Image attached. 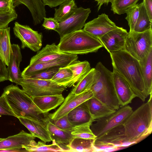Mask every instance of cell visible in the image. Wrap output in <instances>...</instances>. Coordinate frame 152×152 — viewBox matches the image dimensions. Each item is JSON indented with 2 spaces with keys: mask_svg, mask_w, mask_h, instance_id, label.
Instances as JSON below:
<instances>
[{
  "mask_svg": "<svg viewBox=\"0 0 152 152\" xmlns=\"http://www.w3.org/2000/svg\"><path fill=\"white\" fill-rule=\"evenodd\" d=\"M72 75V72L67 66L60 67L51 80L60 86L68 87Z\"/></svg>",
  "mask_w": 152,
  "mask_h": 152,
  "instance_id": "cell-33",
  "label": "cell"
},
{
  "mask_svg": "<svg viewBox=\"0 0 152 152\" xmlns=\"http://www.w3.org/2000/svg\"><path fill=\"white\" fill-rule=\"evenodd\" d=\"M112 73L114 92L120 107L131 103L137 96L116 71L113 69Z\"/></svg>",
  "mask_w": 152,
  "mask_h": 152,
  "instance_id": "cell-15",
  "label": "cell"
},
{
  "mask_svg": "<svg viewBox=\"0 0 152 152\" xmlns=\"http://www.w3.org/2000/svg\"><path fill=\"white\" fill-rule=\"evenodd\" d=\"M22 147L28 152H65L53 141L50 145H46L45 142L39 141L31 146L23 145Z\"/></svg>",
  "mask_w": 152,
  "mask_h": 152,
  "instance_id": "cell-32",
  "label": "cell"
},
{
  "mask_svg": "<svg viewBox=\"0 0 152 152\" xmlns=\"http://www.w3.org/2000/svg\"><path fill=\"white\" fill-rule=\"evenodd\" d=\"M133 111L129 105L121 107L112 114L94 121L95 122L92 123L91 129L96 137H99L122 124Z\"/></svg>",
  "mask_w": 152,
  "mask_h": 152,
  "instance_id": "cell-9",
  "label": "cell"
},
{
  "mask_svg": "<svg viewBox=\"0 0 152 152\" xmlns=\"http://www.w3.org/2000/svg\"><path fill=\"white\" fill-rule=\"evenodd\" d=\"M110 55L113 69L124 79L137 97L145 101L148 96L145 92L139 61L125 50Z\"/></svg>",
  "mask_w": 152,
  "mask_h": 152,
  "instance_id": "cell-1",
  "label": "cell"
},
{
  "mask_svg": "<svg viewBox=\"0 0 152 152\" xmlns=\"http://www.w3.org/2000/svg\"><path fill=\"white\" fill-rule=\"evenodd\" d=\"M11 47L12 51L7 68L8 79L17 85H20V80L22 77L19 68L22 59L20 49L18 44H11Z\"/></svg>",
  "mask_w": 152,
  "mask_h": 152,
  "instance_id": "cell-18",
  "label": "cell"
},
{
  "mask_svg": "<svg viewBox=\"0 0 152 152\" xmlns=\"http://www.w3.org/2000/svg\"><path fill=\"white\" fill-rule=\"evenodd\" d=\"M20 85L23 90L31 97L62 94L65 89L51 80H44L22 77Z\"/></svg>",
  "mask_w": 152,
  "mask_h": 152,
  "instance_id": "cell-8",
  "label": "cell"
},
{
  "mask_svg": "<svg viewBox=\"0 0 152 152\" xmlns=\"http://www.w3.org/2000/svg\"><path fill=\"white\" fill-rule=\"evenodd\" d=\"M86 101L74 108L67 114L69 121L74 127L94 121Z\"/></svg>",
  "mask_w": 152,
  "mask_h": 152,
  "instance_id": "cell-22",
  "label": "cell"
},
{
  "mask_svg": "<svg viewBox=\"0 0 152 152\" xmlns=\"http://www.w3.org/2000/svg\"><path fill=\"white\" fill-rule=\"evenodd\" d=\"M35 137L23 130L19 133L9 136L0 141V150L19 149L23 146H31L36 142Z\"/></svg>",
  "mask_w": 152,
  "mask_h": 152,
  "instance_id": "cell-17",
  "label": "cell"
},
{
  "mask_svg": "<svg viewBox=\"0 0 152 152\" xmlns=\"http://www.w3.org/2000/svg\"><path fill=\"white\" fill-rule=\"evenodd\" d=\"M94 69V82L90 88L93 97L108 107L118 110L120 107L114 92L112 72L100 62Z\"/></svg>",
  "mask_w": 152,
  "mask_h": 152,
  "instance_id": "cell-4",
  "label": "cell"
},
{
  "mask_svg": "<svg viewBox=\"0 0 152 152\" xmlns=\"http://www.w3.org/2000/svg\"><path fill=\"white\" fill-rule=\"evenodd\" d=\"M86 102L94 121L109 115L116 110L103 104L94 97L90 99Z\"/></svg>",
  "mask_w": 152,
  "mask_h": 152,
  "instance_id": "cell-25",
  "label": "cell"
},
{
  "mask_svg": "<svg viewBox=\"0 0 152 152\" xmlns=\"http://www.w3.org/2000/svg\"><path fill=\"white\" fill-rule=\"evenodd\" d=\"M42 26L45 28L55 31L58 27L59 22L54 18L45 17Z\"/></svg>",
  "mask_w": 152,
  "mask_h": 152,
  "instance_id": "cell-42",
  "label": "cell"
},
{
  "mask_svg": "<svg viewBox=\"0 0 152 152\" xmlns=\"http://www.w3.org/2000/svg\"><path fill=\"white\" fill-rule=\"evenodd\" d=\"M143 2L150 20L152 22V0H143Z\"/></svg>",
  "mask_w": 152,
  "mask_h": 152,
  "instance_id": "cell-44",
  "label": "cell"
},
{
  "mask_svg": "<svg viewBox=\"0 0 152 152\" xmlns=\"http://www.w3.org/2000/svg\"><path fill=\"white\" fill-rule=\"evenodd\" d=\"M133 144L125 135L122 124L96 137L94 143L96 152L114 151Z\"/></svg>",
  "mask_w": 152,
  "mask_h": 152,
  "instance_id": "cell-6",
  "label": "cell"
},
{
  "mask_svg": "<svg viewBox=\"0 0 152 152\" xmlns=\"http://www.w3.org/2000/svg\"><path fill=\"white\" fill-rule=\"evenodd\" d=\"M152 49V30L142 32L129 31L126 40L125 50L139 61Z\"/></svg>",
  "mask_w": 152,
  "mask_h": 152,
  "instance_id": "cell-7",
  "label": "cell"
},
{
  "mask_svg": "<svg viewBox=\"0 0 152 152\" xmlns=\"http://www.w3.org/2000/svg\"><path fill=\"white\" fill-rule=\"evenodd\" d=\"M14 35L20 40L22 49L28 48L36 52L42 46V34L34 30L29 26L21 25L15 22L13 27Z\"/></svg>",
  "mask_w": 152,
  "mask_h": 152,
  "instance_id": "cell-10",
  "label": "cell"
},
{
  "mask_svg": "<svg viewBox=\"0 0 152 152\" xmlns=\"http://www.w3.org/2000/svg\"><path fill=\"white\" fill-rule=\"evenodd\" d=\"M91 10L90 8L77 7L74 13L66 20L59 22L58 27L55 31L60 37L75 31L82 29L84 27Z\"/></svg>",
  "mask_w": 152,
  "mask_h": 152,
  "instance_id": "cell-11",
  "label": "cell"
},
{
  "mask_svg": "<svg viewBox=\"0 0 152 152\" xmlns=\"http://www.w3.org/2000/svg\"><path fill=\"white\" fill-rule=\"evenodd\" d=\"M67 66L73 73L72 77L68 84V87H72L78 82L91 69L90 63L86 61H81L76 60Z\"/></svg>",
  "mask_w": 152,
  "mask_h": 152,
  "instance_id": "cell-26",
  "label": "cell"
},
{
  "mask_svg": "<svg viewBox=\"0 0 152 152\" xmlns=\"http://www.w3.org/2000/svg\"><path fill=\"white\" fill-rule=\"evenodd\" d=\"M4 139V138H0V141L3 140Z\"/></svg>",
  "mask_w": 152,
  "mask_h": 152,
  "instance_id": "cell-48",
  "label": "cell"
},
{
  "mask_svg": "<svg viewBox=\"0 0 152 152\" xmlns=\"http://www.w3.org/2000/svg\"><path fill=\"white\" fill-rule=\"evenodd\" d=\"M57 45L62 52L76 55L95 52L103 47L99 39L83 29L60 37Z\"/></svg>",
  "mask_w": 152,
  "mask_h": 152,
  "instance_id": "cell-5",
  "label": "cell"
},
{
  "mask_svg": "<svg viewBox=\"0 0 152 152\" xmlns=\"http://www.w3.org/2000/svg\"><path fill=\"white\" fill-rule=\"evenodd\" d=\"M94 97L90 89L78 94L70 92L64 99L60 107L54 113L49 114L50 118L56 119L67 115L70 111L82 103Z\"/></svg>",
  "mask_w": 152,
  "mask_h": 152,
  "instance_id": "cell-12",
  "label": "cell"
},
{
  "mask_svg": "<svg viewBox=\"0 0 152 152\" xmlns=\"http://www.w3.org/2000/svg\"><path fill=\"white\" fill-rule=\"evenodd\" d=\"M47 128L52 140L65 152H70L68 145L74 137L71 132L62 130L56 127L50 121Z\"/></svg>",
  "mask_w": 152,
  "mask_h": 152,
  "instance_id": "cell-21",
  "label": "cell"
},
{
  "mask_svg": "<svg viewBox=\"0 0 152 152\" xmlns=\"http://www.w3.org/2000/svg\"><path fill=\"white\" fill-rule=\"evenodd\" d=\"M77 7L74 0H67L60 5L58 9H55L54 18L58 22L68 18Z\"/></svg>",
  "mask_w": 152,
  "mask_h": 152,
  "instance_id": "cell-28",
  "label": "cell"
},
{
  "mask_svg": "<svg viewBox=\"0 0 152 152\" xmlns=\"http://www.w3.org/2000/svg\"><path fill=\"white\" fill-rule=\"evenodd\" d=\"M146 103L131 113L122 124L125 135L133 144L141 141L152 132V94Z\"/></svg>",
  "mask_w": 152,
  "mask_h": 152,
  "instance_id": "cell-3",
  "label": "cell"
},
{
  "mask_svg": "<svg viewBox=\"0 0 152 152\" xmlns=\"http://www.w3.org/2000/svg\"><path fill=\"white\" fill-rule=\"evenodd\" d=\"M6 115L15 117V115L8 104L5 98L2 95L0 97V115Z\"/></svg>",
  "mask_w": 152,
  "mask_h": 152,
  "instance_id": "cell-40",
  "label": "cell"
},
{
  "mask_svg": "<svg viewBox=\"0 0 152 152\" xmlns=\"http://www.w3.org/2000/svg\"><path fill=\"white\" fill-rule=\"evenodd\" d=\"M50 121L56 127L63 130L71 132L74 127L69 121L67 115L58 119L50 118Z\"/></svg>",
  "mask_w": 152,
  "mask_h": 152,
  "instance_id": "cell-38",
  "label": "cell"
},
{
  "mask_svg": "<svg viewBox=\"0 0 152 152\" xmlns=\"http://www.w3.org/2000/svg\"><path fill=\"white\" fill-rule=\"evenodd\" d=\"M92 122H90L74 127L71 134L74 137L86 139H95L96 136L91 129Z\"/></svg>",
  "mask_w": 152,
  "mask_h": 152,
  "instance_id": "cell-34",
  "label": "cell"
},
{
  "mask_svg": "<svg viewBox=\"0 0 152 152\" xmlns=\"http://www.w3.org/2000/svg\"><path fill=\"white\" fill-rule=\"evenodd\" d=\"M13 0L15 2V4H14V5H15V3L16 0Z\"/></svg>",
  "mask_w": 152,
  "mask_h": 152,
  "instance_id": "cell-49",
  "label": "cell"
},
{
  "mask_svg": "<svg viewBox=\"0 0 152 152\" xmlns=\"http://www.w3.org/2000/svg\"><path fill=\"white\" fill-rule=\"evenodd\" d=\"M139 61L145 92L148 97L152 92V49L145 57Z\"/></svg>",
  "mask_w": 152,
  "mask_h": 152,
  "instance_id": "cell-24",
  "label": "cell"
},
{
  "mask_svg": "<svg viewBox=\"0 0 152 152\" xmlns=\"http://www.w3.org/2000/svg\"><path fill=\"white\" fill-rule=\"evenodd\" d=\"M15 2L13 0H0V13L12 12L14 10Z\"/></svg>",
  "mask_w": 152,
  "mask_h": 152,
  "instance_id": "cell-41",
  "label": "cell"
},
{
  "mask_svg": "<svg viewBox=\"0 0 152 152\" xmlns=\"http://www.w3.org/2000/svg\"><path fill=\"white\" fill-rule=\"evenodd\" d=\"M94 68L91 69L77 82L71 92L75 94H78L90 90L94 82Z\"/></svg>",
  "mask_w": 152,
  "mask_h": 152,
  "instance_id": "cell-31",
  "label": "cell"
},
{
  "mask_svg": "<svg viewBox=\"0 0 152 152\" xmlns=\"http://www.w3.org/2000/svg\"><path fill=\"white\" fill-rule=\"evenodd\" d=\"M45 5H48L50 8L59 5L63 2L67 0H42Z\"/></svg>",
  "mask_w": 152,
  "mask_h": 152,
  "instance_id": "cell-45",
  "label": "cell"
},
{
  "mask_svg": "<svg viewBox=\"0 0 152 152\" xmlns=\"http://www.w3.org/2000/svg\"><path fill=\"white\" fill-rule=\"evenodd\" d=\"M77 55L71 54L66 57L44 62L29 65L21 72L22 77H27L34 73L56 67H66L77 60Z\"/></svg>",
  "mask_w": 152,
  "mask_h": 152,
  "instance_id": "cell-16",
  "label": "cell"
},
{
  "mask_svg": "<svg viewBox=\"0 0 152 152\" xmlns=\"http://www.w3.org/2000/svg\"><path fill=\"white\" fill-rule=\"evenodd\" d=\"M118 27L107 15L102 13L98 15L97 18L86 23L83 29L99 39Z\"/></svg>",
  "mask_w": 152,
  "mask_h": 152,
  "instance_id": "cell-14",
  "label": "cell"
},
{
  "mask_svg": "<svg viewBox=\"0 0 152 152\" xmlns=\"http://www.w3.org/2000/svg\"><path fill=\"white\" fill-rule=\"evenodd\" d=\"M60 67H56L34 73L27 77L30 78L44 80H51L58 71Z\"/></svg>",
  "mask_w": 152,
  "mask_h": 152,
  "instance_id": "cell-37",
  "label": "cell"
},
{
  "mask_svg": "<svg viewBox=\"0 0 152 152\" xmlns=\"http://www.w3.org/2000/svg\"><path fill=\"white\" fill-rule=\"evenodd\" d=\"M6 66L0 58V82L8 80Z\"/></svg>",
  "mask_w": 152,
  "mask_h": 152,
  "instance_id": "cell-43",
  "label": "cell"
},
{
  "mask_svg": "<svg viewBox=\"0 0 152 152\" xmlns=\"http://www.w3.org/2000/svg\"><path fill=\"white\" fill-rule=\"evenodd\" d=\"M23 148H21L19 149H5V150H0V152H24L27 151L25 149L22 150Z\"/></svg>",
  "mask_w": 152,
  "mask_h": 152,
  "instance_id": "cell-47",
  "label": "cell"
},
{
  "mask_svg": "<svg viewBox=\"0 0 152 152\" xmlns=\"http://www.w3.org/2000/svg\"><path fill=\"white\" fill-rule=\"evenodd\" d=\"M138 6L139 15L134 31L137 32H142L152 28V22L150 20L143 2L138 4Z\"/></svg>",
  "mask_w": 152,
  "mask_h": 152,
  "instance_id": "cell-30",
  "label": "cell"
},
{
  "mask_svg": "<svg viewBox=\"0 0 152 152\" xmlns=\"http://www.w3.org/2000/svg\"><path fill=\"white\" fill-rule=\"evenodd\" d=\"M126 17L125 18L127 21L129 27V31H134L135 25L138 19L139 13V9L138 4H136L128 8L126 11Z\"/></svg>",
  "mask_w": 152,
  "mask_h": 152,
  "instance_id": "cell-36",
  "label": "cell"
},
{
  "mask_svg": "<svg viewBox=\"0 0 152 152\" xmlns=\"http://www.w3.org/2000/svg\"><path fill=\"white\" fill-rule=\"evenodd\" d=\"M38 107L44 113H48L61 105L64 100L62 94L31 97Z\"/></svg>",
  "mask_w": 152,
  "mask_h": 152,
  "instance_id": "cell-23",
  "label": "cell"
},
{
  "mask_svg": "<svg viewBox=\"0 0 152 152\" xmlns=\"http://www.w3.org/2000/svg\"><path fill=\"white\" fill-rule=\"evenodd\" d=\"M18 118L35 137L45 143L52 141L47 126L31 119L23 117Z\"/></svg>",
  "mask_w": 152,
  "mask_h": 152,
  "instance_id": "cell-20",
  "label": "cell"
},
{
  "mask_svg": "<svg viewBox=\"0 0 152 152\" xmlns=\"http://www.w3.org/2000/svg\"><path fill=\"white\" fill-rule=\"evenodd\" d=\"M17 16L15 10L11 12L0 13V28L8 27L10 23L16 19Z\"/></svg>",
  "mask_w": 152,
  "mask_h": 152,
  "instance_id": "cell-39",
  "label": "cell"
},
{
  "mask_svg": "<svg viewBox=\"0 0 152 152\" xmlns=\"http://www.w3.org/2000/svg\"><path fill=\"white\" fill-rule=\"evenodd\" d=\"M97 2V5L98 6L97 9L98 12L100 10L101 6L104 4H106L107 5L109 2L112 3L113 0H95Z\"/></svg>",
  "mask_w": 152,
  "mask_h": 152,
  "instance_id": "cell-46",
  "label": "cell"
},
{
  "mask_svg": "<svg viewBox=\"0 0 152 152\" xmlns=\"http://www.w3.org/2000/svg\"><path fill=\"white\" fill-rule=\"evenodd\" d=\"M17 118L31 119L47 126L49 114L42 112L36 105L32 98L17 85L5 87L2 94Z\"/></svg>",
  "mask_w": 152,
  "mask_h": 152,
  "instance_id": "cell-2",
  "label": "cell"
},
{
  "mask_svg": "<svg viewBox=\"0 0 152 152\" xmlns=\"http://www.w3.org/2000/svg\"><path fill=\"white\" fill-rule=\"evenodd\" d=\"M128 33L123 28L118 27L99 39L103 47L110 53L125 50L126 39Z\"/></svg>",
  "mask_w": 152,
  "mask_h": 152,
  "instance_id": "cell-13",
  "label": "cell"
},
{
  "mask_svg": "<svg viewBox=\"0 0 152 152\" xmlns=\"http://www.w3.org/2000/svg\"><path fill=\"white\" fill-rule=\"evenodd\" d=\"M10 28H0V58L6 66L8 65L12 51Z\"/></svg>",
  "mask_w": 152,
  "mask_h": 152,
  "instance_id": "cell-27",
  "label": "cell"
},
{
  "mask_svg": "<svg viewBox=\"0 0 152 152\" xmlns=\"http://www.w3.org/2000/svg\"><path fill=\"white\" fill-rule=\"evenodd\" d=\"M94 140L74 137L68 146L70 152H96L94 145Z\"/></svg>",
  "mask_w": 152,
  "mask_h": 152,
  "instance_id": "cell-29",
  "label": "cell"
},
{
  "mask_svg": "<svg viewBox=\"0 0 152 152\" xmlns=\"http://www.w3.org/2000/svg\"><path fill=\"white\" fill-rule=\"evenodd\" d=\"M71 55L60 50L55 43L47 44L31 58L29 65L50 61Z\"/></svg>",
  "mask_w": 152,
  "mask_h": 152,
  "instance_id": "cell-19",
  "label": "cell"
},
{
  "mask_svg": "<svg viewBox=\"0 0 152 152\" xmlns=\"http://www.w3.org/2000/svg\"><path fill=\"white\" fill-rule=\"evenodd\" d=\"M139 0H113L111 10L114 14L120 15L125 13L129 8L136 4Z\"/></svg>",
  "mask_w": 152,
  "mask_h": 152,
  "instance_id": "cell-35",
  "label": "cell"
}]
</instances>
